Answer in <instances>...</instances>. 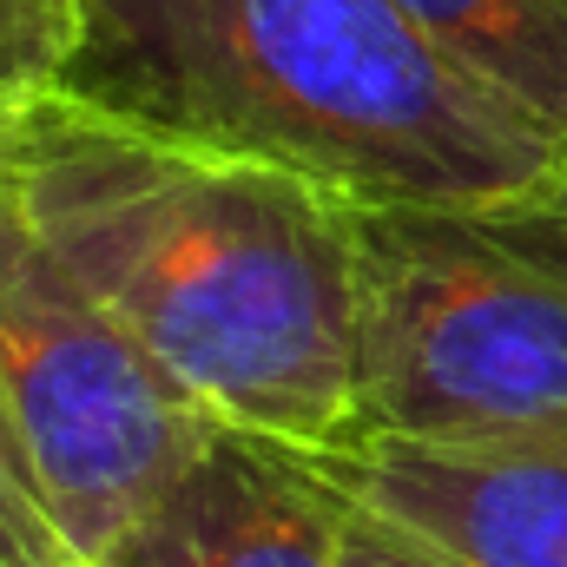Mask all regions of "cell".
<instances>
[{"label": "cell", "mask_w": 567, "mask_h": 567, "mask_svg": "<svg viewBox=\"0 0 567 567\" xmlns=\"http://www.w3.org/2000/svg\"><path fill=\"white\" fill-rule=\"evenodd\" d=\"M357 502L455 567H567V423L515 435H343L310 449Z\"/></svg>", "instance_id": "cell-5"}, {"label": "cell", "mask_w": 567, "mask_h": 567, "mask_svg": "<svg viewBox=\"0 0 567 567\" xmlns=\"http://www.w3.org/2000/svg\"><path fill=\"white\" fill-rule=\"evenodd\" d=\"M60 93L350 205H488L567 178L561 145L403 0H80Z\"/></svg>", "instance_id": "cell-2"}, {"label": "cell", "mask_w": 567, "mask_h": 567, "mask_svg": "<svg viewBox=\"0 0 567 567\" xmlns=\"http://www.w3.org/2000/svg\"><path fill=\"white\" fill-rule=\"evenodd\" d=\"M343 548H350V567H455L429 542H416L410 528H396L390 515L357 508V502H350V522H343Z\"/></svg>", "instance_id": "cell-10"}, {"label": "cell", "mask_w": 567, "mask_h": 567, "mask_svg": "<svg viewBox=\"0 0 567 567\" xmlns=\"http://www.w3.org/2000/svg\"><path fill=\"white\" fill-rule=\"evenodd\" d=\"M350 495L310 449L218 423L100 567H350Z\"/></svg>", "instance_id": "cell-6"}, {"label": "cell", "mask_w": 567, "mask_h": 567, "mask_svg": "<svg viewBox=\"0 0 567 567\" xmlns=\"http://www.w3.org/2000/svg\"><path fill=\"white\" fill-rule=\"evenodd\" d=\"M429 40L567 152V0H403Z\"/></svg>", "instance_id": "cell-7"}, {"label": "cell", "mask_w": 567, "mask_h": 567, "mask_svg": "<svg viewBox=\"0 0 567 567\" xmlns=\"http://www.w3.org/2000/svg\"><path fill=\"white\" fill-rule=\"evenodd\" d=\"M357 429L567 423V178L488 205H357Z\"/></svg>", "instance_id": "cell-3"}, {"label": "cell", "mask_w": 567, "mask_h": 567, "mask_svg": "<svg viewBox=\"0 0 567 567\" xmlns=\"http://www.w3.org/2000/svg\"><path fill=\"white\" fill-rule=\"evenodd\" d=\"M0 416L80 561H106L192 468L212 416L73 278L0 185Z\"/></svg>", "instance_id": "cell-4"}, {"label": "cell", "mask_w": 567, "mask_h": 567, "mask_svg": "<svg viewBox=\"0 0 567 567\" xmlns=\"http://www.w3.org/2000/svg\"><path fill=\"white\" fill-rule=\"evenodd\" d=\"M0 185L212 423L337 449L357 429V205L73 93L0 113Z\"/></svg>", "instance_id": "cell-1"}, {"label": "cell", "mask_w": 567, "mask_h": 567, "mask_svg": "<svg viewBox=\"0 0 567 567\" xmlns=\"http://www.w3.org/2000/svg\"><path fill=\"white\" fill-rule=\"evenodd\" d=\"M80 567H100V561H80Z\"/></svg>", "instance_id": "cell-11"}, {"label": "cell", "mask_w": 567, "mask_h": 567, "mask_svg": "<svg viewBox=\"0 0 567 567\" xmlns=\"http://www.w3.org/2000/svg\"><path fill=\"white\" fill-rule=\"evenodd\" d=\"M0 567H80V548L53 528L40 488L27 482L7 416H0Z\"/></svg>", "instance_id": "cell-9"}, {"label": "cell", "mask_w": 567, "mask_h": 567, "mask_svg": "<svg viewBox=\"0 0 567 567\" xmlns=\"http://www.w3.org/2000/svg\"><path fill=\"white\" fill-rule=\"evenodd\" d=\"M80 0H0V113L66 80Z\"/></svg>", "instance_id": "cell-8"}]
</instances>
